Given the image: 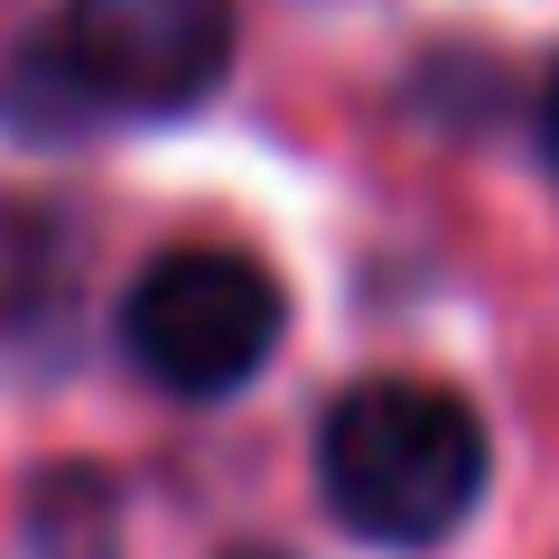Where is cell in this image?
Returning <instances> with one entry per match:
<instances>
[{
    "mask_svg": "<svg viewBox=\"0 0 559 559\" xmlns=\"http://www.w3.org/2000/svg\"><path fill=\"white\" fill-rule=\"evenodd\" d=\"M289 299L252 252L224 242H178L131 280L121 299V355L178 401H224L280 355Z\"/></svg>",
    "mask_w": 559,
    "mask_h": 559,
    "instance_id": "3957f363",
    "label": "cell"
},
{
    "mask_svg": "<svg viewBox=\"0 0 559 559\" xmlns=\"http://www.w3.org/2000/svg\"><path fill=\"white\" fill-rule=\"evenodd\" d=\"M318 485L345 532L382 550H429L485 495V419L448 382L373 373L318 419Z\"/></svg>",
    "mask_w": 559,
    "mask_h": 559,
    "instance_id": "7a4b0ae2",
    "label": "cell"
},
{
    "mask_svg": "<svg viewBox=\"0 0 559 559\" xmlns=\"http://www.w3.org/2000/svg\"><path fill=\"white\" fill-rule=\"evenodd\" d=\"M75 299V252L66 224L38 205H0V336H28Z\"/></svg>",
    "mask_w": 559,
    "mask_h": 559,
    "instance_id": "277c9868",
    "label": "cell"
},
{
    "mask_svg": "<svg viewBox=\"0 0 559 559\" xmlns=\"http://www.w3.org/2000/svg\"><path fill=\"white\" fill-rule=\"evenodd\" d=\"M224 559H289V550H224Z\"/></svg>",
    "mask_w": 559,
    "mask_h": 559,
    "instance_id": "52a82bcc",
    "label": "cell"
},
{
    "mask_svg": "<svg viewBox=\"0 0 559 559\" xmlns=\"http://www.w3.org/2000/svg\"><path fill=\"white\" fill-rule=\"evenodd\" d=\"M540 159L559 168V75H550V94H540Z\"/></svg>",
    "mask_w": 559,
    "mask_h": 559,
    "instance_id": "8992f818",
    "label": "cell"
},
{
    "mask_svg": "<svg viewBox=\"0 0 559 559\" xmlns=\"http://www.w3.org/2000/svg\"><path fill=\"white\" fill-rule=\"evenodd\" d=\"M28 559H121V485L103 466H47L28 485Z\"/></svg>",
    "mask_w": 559,
    "mask_h": 559,
    "instance_id": "5b68a950",
    "label": "cell"
},
{
    "mask_svg": "<svg viewBox=\"0 0 559 559\" xmlns=\"http://www.w3.org/2000/svg\"><path fill=\"white\" fill-rule=\"evenodd\" d=\"M234 66V0H66L0 75V112L57 140L75 121L197 112Z\"/></svg>",
    "mask_w": 559,
    "mask_h": 559,
    "instance_id": "6da1fadb",
    "label": "cell"
}]
</instances>
